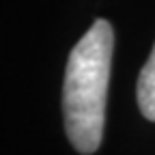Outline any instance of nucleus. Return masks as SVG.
I'll return each mask as SVG.
<instances>
[{
    "label": "nucleus",
    "instance_id": "2",
    "mask_svg": "<svg viewBox=\"0 0 155 155\" xmlns=\"http://www.w3.org/2000/svg\"><path fill=\"white\" fill-rule=\"evenodd\" d=\"M136 97H138V108H140L142 116L149 121H155V45L140 71Z\"/></svg>",
    "mask_w": 155,
    "mask_h": 155
},
{
    "label": "nucleus",
    "instance_id": "1",
    "mask_svg": "<svg viewBox=\"0 0 155 155\" xmlns=\"http://www.w3.org/2000/svg\"><path fill=\"white\" fill-rule=\"evenodd\" d=\"M114 32L106 19H95L73 45L63 84L67 138L80 153H95L104 138Z\"/></svg>",
    "mask_w": 155,
    "mask_h": 155
}]
</instances>
